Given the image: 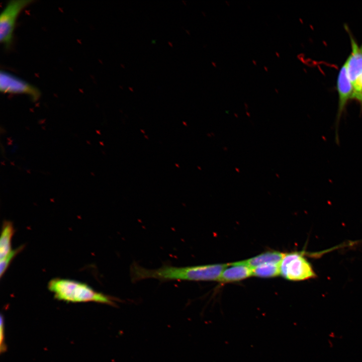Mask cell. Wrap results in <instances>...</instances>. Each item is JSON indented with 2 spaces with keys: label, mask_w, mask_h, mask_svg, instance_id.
<instances>
[{
  "label": "cell",
  "mask_w": 362,
  "mask_h": 362,
  "mask_svg": "<svg viewBox=\"0 0 362 362\" xmlns=\"http://www.w3.org/2000/svg\"><path fill=\"white\" fill-rule=\"evenodd\" d=\"M55 299L68 303L95 302L116 305V299L93 289L88 285L73 280L54 278L48 284Z\"/></svg>",
  "instance_id": "6da1fadb"
},
{
  "label": "cell",
  "mask_w": 362,
  "mask_h": 362,
  "mask_svg": "<svg viewBox=\"0 0 362 362\" xmlns=\"http://www.w3.org/2000/svg\"><path fill=\"white\" fill-rule=\"evenodd\" d=\"M303 252L285 253L281 261L280 275L292 281H301L316 277L312 266Z\"/></svg>",
  "instance_id": "7a4b0ae2"
},
{
  "label": "cell",
  "mask_w": 362,
  "mask_h": 362,
  "mask_svg": "<svg viewBox=\"0 0 362 362\" xmlns=\"http://www.w3.org/2000/svg\"><path fill=\"white\" fill-rule=\"evenodd\" d=\"M345 29L350 38L351 49L345 62L353 87L352 100L358 103L362 112V44L358 45L346 25Z\"/></svg>",
  "instance_id": "3957f363"
},
{
  "label": "cell",
  "mask_w": 362,
  "mask_h": 362,
  "mask_svg": "<svg viewBox=\"0 0 362 362\" xmlns=\"http://www.w3.org/2000/svg\"><path fill=\"white\" fill-rule=\"evenodd\" d=\"M32 0L9 1L0 15V41L6 48L12 43L17 20L20 13L32 3Z\"/></svg>",
  "instance_id": "277c9868"
},
{
  "label": "cell",
  "mask_w": 362,
  "mask_h": 362,
  "mask_svg": "<svg viewBox=\"0 0 362 362\" xmlns=\"http://www.w3.org/2000/svg\"><path fill=\"white\" fill-rule=\"evenodd\" d=\"M0 89L4 93L25 95L32 100L39 99L40 90L33 85L6 71H1Z\"/></svg>",
  "instance_id": "5b68a950"
},
{
  "label": "cell",
  "mask_w": 362,
  "mask_h": 362,
  "mask_svg": "<svg viewBox=\"0 0 362 362\" xmlns=\"http://www.w3.org/2000/svg\"><path fill=\"white\" fill-rule=\"evenodd\" d=\"M338 96V110L335 121V138L339 142L338 130L340 120L350 100H352L353 89L347 72L346 62L339 69L337 78Z\"/></svg>",
  "instance_id": "8992f818"
},
{
  "label": "cell",
  "mask_w": 362,
  "mask_h": 362,
  "mask_svg": "<svg viewBox=\"0 0 362 362\" xmlns=\"http://www.w3.org/2000/svg\"><path fill=\"white\" fill-rule=\"evenodd\" d=\"M252 276V268L241 261L228 263L223 270L219 282L231 283L238 282Z\"/></svg>",
  "instance_id": "52a82bcc"
},
{
  "label": "cell",
  "mask_w": 362,
  "mask_h": 362,
  "mask_svg": "<svg viewBox=\"0 0 362 362\" xmlns=\"http://www.w3.org/2000/svg\"><path fill=\"white\" fill-rule=\"evenodd\" d=\"M284 254L277 251H268L241 262L252 268L267 263L280 264Z\"/></svg>",
  "instance_id": "ba28073f"
},
{
  "label": "cell",
  "mask_w": 362,
  "mask_h": 362,
  "mask_svg": "<svg viewBox=\"0 0 362 362\" xmlns=\"http://www.w3.org/2000/svg\"><path fill=\"white\" fill-rule=\"evenodd\" d=\"M15 233L13 223L10 221H5L2 225L0 238V259L6 257L13 250L12 249V240Z\"/></svg>",
  "instance_id": "9c48e42d"
},
{
  "label": "cell",
  "mask_w": 362,
  "mask_h": 362,
  "mask_svg": "<svg viewBox=\"0 0 362 362\" xmlns=\"http://www.w3.org/2000/svg\"><path fill=\"white\" fill-rule=\"evenodd\" d=\"M280 264L267 263L252 268V276L258 278H269L280 275Z\"/></svg>",
  "instance_id": "30bf717a"
},
{
  "label": "cell",
  "mask_w": 362,
  "mask_h": 362,
  "mask_svg": "<svg viewBox=\"0 0 362 362\" xmlns=\"http://www.w3.org/2000/svg\"><path fill=\"white\" fill-rule=\"evenodd\" d=\"M24 248V246L22 245L19 246L16 249L13 250L10 254H9L6 257L3 259L1 260L0 262V276L2 278L3 275L5 273L7 270L9 265L12 261V260Z\"/></svg>",
  "instance_id": "8fae6325"
},
{
  "label": "cell",
  "mask_w": 362,
  "mask_h": 362,
  "mask_svg": "<svg viewBox=\"0 0 362 362\" xmlns=\"http://www.w3.org/2000/svg\"><path fill=\"white\" fill-rule=\"evenodd\" d=\"M5 321L2 315L1 316V328H0V351L1 353L5 352L7 350V346L5 344Z\"/></svg>",
  "instance_id": "7c38bea8"
}]
</instances>
